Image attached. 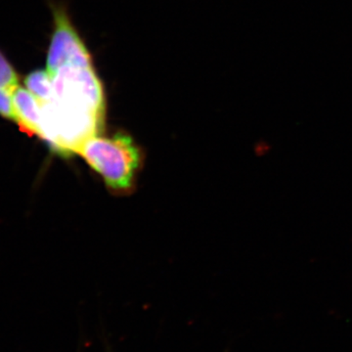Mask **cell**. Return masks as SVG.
Here are the masks:
<instances>
[{
	"label": "cell",
	"mask_w": 352,
	"mask_h": 352,
	"mask_svg": "<svg viewBox=\"0 0 352 352\" xmlns=\"http://www.w3.org/2000/svg\"><path fill=\"white\" fill-rule=\"evenodd\" d=\"M78 154L103 177L109 188L124 192L133 186L141 154L127 134L117 133L109 138L97 134L80 145Z\"/></svg>",
	"instance_id": "obj_1"
},
{
	"label": "cell",
	"mask_w": 352,
	"mask_h": 352,
	"mask_svg": "<svg viewBox=\"0 0 352 352\" xmlns=\"http://www.w3.org/2000/svg\"><path fill=\"white\" fill-rule=\"evenodd\" d=\"M52 80V100L104 117L105 96L94 67H63L55 74Z\"/></svg>",
	"instance_id": "obj_2"
},
{
	"label": "cell",
	"mask_w": 352,
	"mask_h": 352,
	"mask_svg": "<svg viewBox=\"0 0 352 352\" xmlns=\"http://www.w3.org/2000/svg\"><path fill=\"white\" fill-rule=\"evenodd\" d=\"M53 16L54 32L51 38L46 63V71L51 78L63 67H94L91 55L69 22L65 9L53 7Z\"/></svg>",
	"instance_id": "obj_3"
},
{
	"label": "cell",
	"mask_w": 352,
	"mask_h": 352,
	"mask_svg": "<svg viewBox=\"0 0 352 352\" xmlns=\"http://www.w3.org/2000/svg\"><path fill=\"white\" fill-rule=\"evenodd\" d=\"M14 108L20 129L30 135L41 136V102L29 90L18 87L12 94Z\"/></svg>",
	"instance_id": "obj_4"
},
{
	"label": "cell",
	"mask_w": 352,
	"mask_h": 352,
	"mask_svg": "<svg viewBox=\"0 0 352 352\" xmlns=\"http://www.w3.org/2000/svg\"><path fill=\"white\" fill-rule=\"evenodd\" d=\"M25 85L41 103L50 102L54 98V87L53 80L47 71L36 69L25 78Z\"/></svg>",
	"instance_id": "obj_5"
},
{
	"label": "cell",
	"mask_w": 352,
	"mask_h": 352,
	"mask_svg": "<svg viewBox=\"0 0 352 352\" xmlns=\"http://www.w3.org/2000/svg\"><path fill=\"white\" fill-rule=\"evenodd\" d=\"M19 76L9 62L6 55L0 50V89L12 95L20 87Z\"/></svg>",
	"instance_id": "obj_6"
},
{
	"label": "cell",
	"mask_w": 352,
	"mask_h": 352,
	"mask_svg": "<svg viewBox=\"0 0 352 352\" xmlns=\"http://www.w3.org/2000/svg\"><path fill=\"white\" fill-rule=\"evenodd\" d=\"M0 116L4 119L17 122V115L14 108L12 95L0 89Z\"/></svg>",
	"instance_id": "obj_7"
}]
</instances>
